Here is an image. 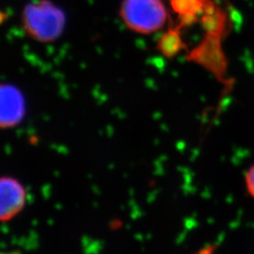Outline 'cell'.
<instances>
[{
	"label": "cell",
	"mask_w": 254,
	"mask_h": 254,
	"mask_svg": "<svg viewBox=\"0 0 254 254\" xmlns=\"http://www.w3.org/2000/svg\"><path fill=\"white\" fill-rule=\"evenodd\" d=\"M22 26L27 36L39 43H51L64 33L66 17L63 9L49 0H37L24 7Z\"/></svg>",
	"instance_id": "obj_1"
},
{
	"label": "cell",
	"mask_w": 254,
	"mask_h": 254,
	"mask_svg": "<svg viewBox=\"0 0 254 254\" xmlns=\"http://www.w3.org/2000/svg\"><path fill=\"white\" fill-rule=\"evenodd\" d=\"M120 15L130 30L144 35L160 30L168 20L162 0H123Z\"/></svg>",
	"instance_id": "obj_2"
},
{
	"label": "cell",
	"mask_w": 254,
	"mask_h": 254,
	"mask_svg": "<svg viewBox=\"0 0 254 254\" xmlns=\"http://www.w3.org/2000/svg\"><path fill=\"white\" fill-rule=\"evenodd\" d=\"M1 127H15L23 120L26 112V103L23 93L18 88L6 84L1 86Z\"/></svg>",
	"instance_id": "obj_3"
},
{
	"label": "cell",
	"mask_w": 254,
	"mask_h": 254,
	"mask_svg": "<svg viewBox=\"0 0 254 254\" xmlns=\"http://www.w3.org/2000/svg\"><path fill=\"white\" fill-rule=\"evenodd\" d=\"M26 191L17 180L11 177H2L0 181V218L8 221L14 218L24 208Z\"/></svg>",
	"instance_id": "obj_4"
},
{
	"label": "cell",
	"mask_w": 254,
	"mask_h": 254,
	"mask_svg": "<svg viewBox=\"0 0 254 254\" xmlns=\"http://www.w3.org/2000/svg\"><path fill=\"white\" fill-rule=\"evenodd\" d=\"M181 44L179 33L176 31H171L162 38L159 44V48L166 56H172L179 51Z\"/></svg>",
	"instance_id": "obj_5"
},
{
	"label": "cell",
	"mask_w": 254,
	"mask_h": 254,
	"mask_svg": "<svg viewBox=\"0 0 254 254\" xmlns=\"http://www.w3.org/2000/svg\"><path fill=\"white\" fill-rule=\"evenodd\" d=\"M244 187L249 197L254 200V163L252 164L244 173Z\"/></svg>",
	"instance_id": "obj_6"
},
{
	"label": "cell",
	"mask_w": 254,
	"mask_h": 254,
	"mask_svg": "<svg viewBox=\"0 0 254 254\" xmlns=\"http://www.w3.org/2000/svg\"><path fill=\"white\" fill-rule=\"evenodd\" d=\"M14 254V253H12V254Z\"/></svg>",
	"instance_id": "obj_7"
}]
</instances>
